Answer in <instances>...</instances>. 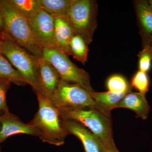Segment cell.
Returning <instances> with one entry per match:
<instances>
[{
	"label": "cell",
	"instance_id": "9a60e30c",
	"mask_svg": "<svg viewBox=\"0 0 152 152\" xmlns=\"http://www.w3.org/2000/svg\"><path fill=\"white\" fill-rule=\"evenodd\" d=\"M128 93L113 92H94L90 94L95 102V107L107 116L111 117V112L117 108L119 103Z\"/></svg>",
	"mask_w": 152,
	"mask_h": 152
},
{
	"label": "cell",
	"instance_id": "5b68a950",
	"mask_svg": "<svg viewBox=\"0 0 152 152\" xmlns=\"http://www.w3.org/2000/svg\"><path fill=\"white\" fill-rule=\"evenodd\" d=\"M98 5L94 0H75L67 13L76 34L88 45L93 41L98 24Z\"/></svg>",
	"mask_w": 152,
	"mask_h": 152
},
{
	"label": "cell",
	"instance_id": "e0dca14e",
	"mask_svg": "<svg viewBox=\"0 0 152 152\" xmlns=\"http://www.w3.org/2000/svg\"><path fill=\"white\" fill-rule=\"evenodd\" d=\"M0 79L20 86L28 84L20 74L1 53H0Z\"/></svg>",
	"mask_w": 152,
	"mask_h": 152
},
{
	"label": "cell",
	"instance_id": "d4e9b609",
	"mask_svg": "<svg viewBox=\"0 0 152 152\" xmlns=\"http://www.w3.org/2000/svg\"><path fill=\"white\" fill-rule=\"evenodd\" d=\"M118 150L115 146L114 142H113L107 148V152H117Z\"/></svg>",
	"mask_w": 152,
	"mask_h": 152
},
{
	"label": "cell",
	"instance_id": "603a6c76",
	"mask_svg": "<svg viewBox=\"0 0 152 152\" xmlns=\"http://www.w3.org/2000/svg\"><path fill=\"white\" fill-rule=\"evenodd\" d=\"M11 83L9 81L0 79V116L9 111L7 105V94Z\"/></svg>",
	"mask_w": 152,
	"mask_h": 152
},
{
	"label": "cell",
	"instance_id": "2e32d148",
	"mask_svg": "<svg viewBox=\"0 0 152 152\" xmlns=\"http://www.w3.org/2000/svg\"><path fill=\"white\" fill-rule=\"evenodd\" d=\"M40 8L52 16L66 15L75 0H38Z\"/></svg>",
	"mask_w": 152,
	"mask_h": 152
},
{
	"label": "cell",
	"instance_id": "9c48e42d",
	"mask_svg": "<svg viewBox=\"0 0 152 152\" xmlns=\"http://www.w3.org/2000/svg\"><path fill=\"white\" fill-rule=\"evenodd\" d=\"M20 134L39 137L40 136L38 129L29 123L23 122L20 118L10 111L0 116V144L11 136Z\"/></svg>",
	"mask_w": 152,
	"mask_h": 152
},
{
	"label": "cell",
	"instance_id": "6da1fadb",
	"mask_svg": "<svg viewBox=\"0 0 152 152\" xmlns=\"http://www.w3.org/2000/svg\"><path fill=\"white\" fill-rule=\"evenodd\" d=\"M36 94L39 109L30 124L38 129L40 134L39 138L44 142L63 145L68 134L61 114L50 99L40 93Z\"/></svg>",
	"mask_w": 152,
	"mask_h": 152
},
{
	"label": "cell",
	"instance_id": "ac0fdd59",
	"mask_svg": "<svg viewBox=\"0 0 152 152\" xmlns=\"http://www.w3.org/2000/svg\"><path fill=\"white\" fill-rule=\"evenodd\" d=\"M88 45L80 36L76 34L70 42V56L78 61L85 65L88 61Z\"/></svg>",
	"mask_w": 152,
	"mask_h": 152
},
{
	"label": "cell",
	"instance_id": "8992f818",
	"mask_svg": "<svg viewBox=\"0 0 152 152\" xmlns=\"http://www.w3.org/2000/svg\"><path fill=\"white\" fill-rule=\"evenodd\" d=\"M43 57L54 66L63 80L79 85L90 94L95 91L88 72L75 64L64 53L57 49H45Z\"/></svg>",
	"mask_w": 152,
	"mask_h": 152
},
{
	"label": "cell",
	"instance_id": "ffe728a7",
	"mask_svg": "<svg viewBox=\"0 0 152 152\" xmlns=\"http://www.w3.org/2000/svg\"><path fill=\"white\" fill-rule=\"evenodd\" d=\"M108 91L113 92L129 93L132 87L124 76L114 75L109 77L106 83Z\"/></svg>",
	"mask_w": 152,
	"mask_h": 152
},
{
	"label": "cell",
	"instance_id": "ba28073f",
	"mask_svg": "<svg viewBox=\"0 0 152 152\" xmlns=\"http://www.w3.org/2000/svg\"><path fill=\"white\" fill-rule=\"evenodd\" d=\"M28 22L34 40L39 46L43 50L56 49L55 43L53 17L40 9Z\"/></svg>",
	"mask_w": 152,
	"mask_h": 152
},
{
	"label": "cell",
	"instance_id": "4fadbf2b",
	"mask_svg": "<svg viewBox=\"0 0 152 152\" xmlns=\"http://www.w3.org/2000/svg\"><path fill=\"white\" fill-rule=\"evenodd\" d=\"M135 7L143 46L149 45L152 43V9L144 0L136 1Z\"/></svg>",
	"mask_w": 152,
	"mask_h": 152
},
{
	"label": "cell",
	"instance_id": "cb8c5ba5",
	"mask_svg": "<svg viewBox=\"0 0 152 152\" xmlns=\"http://www.w3.org/2000/svg\"><path fill=\"white\" fill-rule=\"evenodd\" d=\"M5 32V22L4 18L0 11V34H3Z\"/></svg>",
	"mask_w": 152,
	"mask_h": 152
},
{
	"label": "cell",
	"instance_id": "7402d4cb",
	"mask_svg": "<svg viewBox=\"0 0 152 152\" xmlns=\"http://www.w3.org/2000/svg\"><path fill=\"white\" fill-rule=\"evenodd\" d=\"M138 57L139 70L148 72L151 69L152 60L149 47L143 46L142 50L139 53Z\"/></svg>",
	"mask_w": 152,
	"mask_h": 152
},
{
	"label": "cell",
	"instance_id": "8fae6325",
	"mask_svg": "<svg viewBox=\"0 0 152 152\" xmlns=\"http://www.w3.org/2000/svg\"><path fill=\"white\" fill-rule=\"evenodd\" d=\"M39 63L41 94L50 100L62 79L54 66L43 57L39 58Z\"/></svg>",
	"mask_w": 152,
	"mask_h": 152
},
{
	"label": "cell",
	"instance_id": "f1b7e54d",
	"mask_svg": "<svg viewBox=\"0 0 152 152\" xmlns=\"http://www.w3.org/2000/svg\"><path fill=\"white\" fill-rule=\"evenodd\" d=\"M117 152H120L118 150V151H117Z\"/></svg>",
	"mask_w": 152,
	"mask_h": 152
},
{
	"label": "cell",
	"instance_id": "484cf974",
	"mask_svg": "<svg viewBox=\"0 0 152 152\" xmlns=\"http://www.w3.org/2000/svg\"><path fill=\"white\" fill-rule=\"evenodd\" d=\"M4 32L3 34H0V53H1L2 49L4 43Z\"/></svg>",
	"mask_w": 152,
	"mask_h": 152
},
{
	"label": "cell",
	"instance_id": "44dd1931",
	"mask_svg": "<svg viewBox=\"0 0 152 152\" xmlns=\"http://www.w3.org/2000/svg\"><path fill=\"white\" fill-rule=\"evenodd\" d=\"M131 86L139 93L146 96L149 90L150 80L147 73L139 70L132 79Z\"/></svg>",
	"mask_w": 152,
	"mask_h": 152
},
{
	"label": "cell",
	"instance_id": "d6986e66",
	"mask_svg": "<svg viewBox=\"0 0 152 152\" xmlns=\"http://www.w3.org/2000/svg\"><path fill=\"white\" fill-rule=\"evenodd\" d=\"M10 2L29 21L40 9L38 0H9Z\"/></svg>",
	"mask_w": 152,
	"mask_h": 152
},
{
	"label": "cell",
	"instance_id": "277c9868",
	"mask_svg": "<svg viewBox=\"0 0 152 152\" xmlns=\"http://www.w3.org/2000/svg\"><path fill=\"white\" fill-rule=\"evenodd\" d=\"M63 118L80 123L102 140L106 148L114 142L111 117L94 107L72 109L60 112Z\"/></svg>",
	"mask_w": 152,
	"mask_h": 152
},
{
	"label": "cell",
	"instance_id": "5bb4252c",
	"mask_svg": "<svg viewBox=\"0 0 152 152\" xmlns=\"http://www.w3.org/2000/svg\"><path fill=\"white\" fill-rule=\"evenodd\" d=\"M117 108H124L133 111L137 116L146 120L150 111V106L146 96L140 93L129 92L118 104Z\"/></svg>",
	"mask_w": 152,
	"mask_h": 152
},
{
	"label": "cell",
	"instance_id": "52a82bcc",
	"mask_svg": "<svg viewBox=\"0 0 152 152\" xmlns=\"http://www.w3.org/2000/svg\"><path fill=\"white\" fill-rule=\"evenodd\" d=\"M50 101L60 112L95 107L89 93L79 85L62 80Z\"/></svg>",
	"mask_w": 152,
	"mask_h": 152
},
{
	"label": "cell",
	"instance_id": "7a4b0ae2",
	"mask_svg": "<svg viewBox=\"0 0 152 152\" xmlns=\"http://www.w3.org/2000/svg\"><path fill=\"white\" fill-rule=\"evenodd\" d=\"M0 11L5 22V32L20 46L38 57L43 50L36 42L27 20L9 0H0Z\"/></svg>",
	"mask_w": 152,
	"mask_h": 152
},
{
	"label": "cell",
	"instance_id": "83f0119b",
	"mask_svg": "<svg viewBox=\"0 0 152 152\" xmlns=\"http://www.w3.org/2000/svg\"><path fill=\"white\" fill-rule=\"evenodd\" d=\"M148 1V4L152 10V0H149V1Z\"/></svg>",
	"mask_w": 152,
	"mask_h": 152
},
{
	"label": "cell",
	"instance_id": "30bf717a",
	"mask_svg": "<svg viewBox=\"0 0 152 152\" xmlns=\"http://www.w3.org/2000/svg\"><path fill=\"white\" fill-rule=\"evenodd\" d=\"M64 125L68 134L80 139L86 152H107V148L102 140L80 123L64 118Z\"/></svg>",
	"mask_w": 152,
	"mask_h": 152
},
{
	"label": "cell",
	"instance_id": "3957f363",
	"mask_svg": "<svg viewBox=\"0 0 152 152\" xmlns=\"http://www.w3.org/2000/svg\"><path fill=\"white\" fill-rule=\"evenodd\" d=\"M1 54L20 74L35 93H41L39 82V58L20 46L5 32Z\"/></svg>",
	"mask_w": 152,
	"mask_h": 152
},
{
	"label": "cell",
	"instance_id": "4316f807",
	"mask_svg": "<svg viewBox=\"0 0 152 152\" xmlns=\"http://www.w3.org/2000/svg\"><path fill=\"white\" fill-rule=\"evenodd\" d=\"M148 46L149 47V48L150 51V53H151V55L152 58V43L150 44Z\"/></svg>",
	"mask_w": 152,
	"mask_h": 152
},
{
	"label": "cell",
	"instance_id": "7c38bea8",
	"mask_svg": "<svg viewBox=\"0 0 152 152\" xmlns=\"http://www.w3.org/2000/svg\"><path fill=\"white\" fill-rule=\"evenodd\" d=\"M54 39L57 50L70 56L69 43L76 33L66 15L54 16Z\"/></svg>",
	"mask_w": 152,
	"mask_h": 152
}]
</instances>
